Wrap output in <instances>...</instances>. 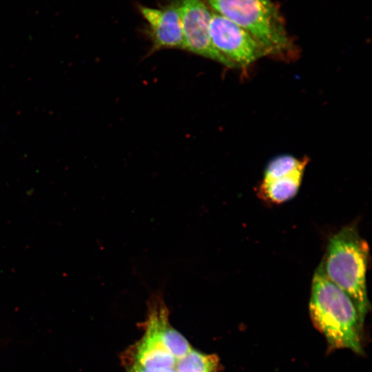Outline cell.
<instances>
[{"label":"cell","instance_id":"8fae6325","mask_svg":"<svg viewBox=\"0 0 372 372\" xmlns=\"http://www.w3.org/2000/svg\"><path fill=\"white\" fill-rule=\"evenodd\" d=\"M130 372H176V371L174 369L166 368H144L134 364Z\"/></svg>","mask_w":372,"mask_h":372},{"label":"cell","instance_id":"ba28073f","mask_svg":"<svg viewBox=\"0 0 372 372\" xmlns=\"http://www.w3.org/2000/svg\"><path fill=\"white\" fill-rule=\"evenodd\" d=\"M306 165L267 183H262L258 195L267 202L280 204L293 198L299 190Z\"/></svg>","mask_w":372,"mask_h":372},{"label":"cell","instance_id":"6da1fadb","mask_svg":"<svg viewBox=\"0 0 372 372\" xmlns=\"http://www.w3.org/2000/svg\"><path fill=\"white\" fill-rule=\"evenodd\" d=\"M309 312L316 327L326 338L331 349L363 351L362 323L350 297L331 282L320 266L312 279Z\"/></svg>","mask_w":372,"mask_h":372},{"label":"cell","instance_id":"7a4b0ae2","mask_svg":"<svg viewBox=\"0 0 372 372\" xmlns=\"http://www.w3.org/2000/svg\"><path fill=\"white\" fill-rule=\"evenodd\" d=\"M369 249L354 225L342 228L329 238L320 265L324 276L352 300L364 320L370 308L366 289Z\"/></svg>","mask_w":372,"mask_h":372},{"label":"cell","instance_id":"277c9868","mask_svg":"<svg viewBox=\"0 0 372 372\" xmlns=\"http://www.w3.org/2000/svg\"><path fill=\"white\" fill-rule=\"evenodd\" d=\"M210 35L216 49L236 68L247 67L271 54L249 32L214 11L210 21Z\"/></svg>","mask_w":372,"mask_h":372},{"label":"cell","instance_id":"30bf717a","mask_svg":"<svg viewBox=\"0 0 372 372\" xmlns=\"http://www.w3.org/2000/svg\"><path fill=\"white\" fill-rule=\"evenodd\" d=\"M217 359L214 355L191 350L176 364V372H216Z\"/></svg>","mask_w":372,"mask_h":372},{"label":"cell","instance_id":"3957f363","mask_svg":"<svg viewBox=\"0 0 372 372\" xmlns=\"http://www.w3.org/2000/svg\"><path fill=\"white\" fill-rule=\"evenodd\" d=\"M212 11L249 32L271 54L289 48L284 21L271 0H203Z\"/></svg>","mask_w":372,"mask_h":372},{"label":"cell","instance_id":"8992f818","mask_svg":"<svg viewBox=\"0 0 372 372\" xmlns=\"http://www.w3.org/2000/svg\"><path fill=\"white\" fill-rule=\"evenodd\" d=\"M139 10L149 25L155 50L185 48L179 0L161 8L140 6Z\"/></svg>","mask_w":372,"mask_h":372},{"label":"cell","instance_id":"52a82bcc","mask_svg":"<svg viewBox=\"0 0 372 372\" xmlns=\"http://www.w3.org/2000/svg\"><path fill=\"white\" fill-rule=\"evenodd\" d=\"M147 328L136 353L135 364L149 369H174L177 360L165 349L154 331L147 326Z\"/></svg>","mask_w":372,"mask_h":372},{"label":"cell","instance_id":"9c48e42d","mask_svg":"<svg viewBox=\"0 0 372 372\" xmlns=\"http://www.w3.org/2000/svg\"><path fill=\"white\" fill-rule=\"evenodd\" d=\"M307 158H297L285 154L273 158L267 165L262 183H267L286 176L302 165H307Z\"/></svg>","mask_w":372,"mask_h":372},{"label":"cell","instance_id":"5b68a950","mask_svg":"<svg viewBox=\"0 0 372 372\" xmlns=\"http://www.w3.org/2000/svg\"><path fill=\"white\" fill-rule=\"evenodd\" d=\"M185 50L217 61L236 66L214 47L210 35L212 10L203 0H179Z\"/></svg>","mask_w":372,"mask_h":372}]
</instances>
